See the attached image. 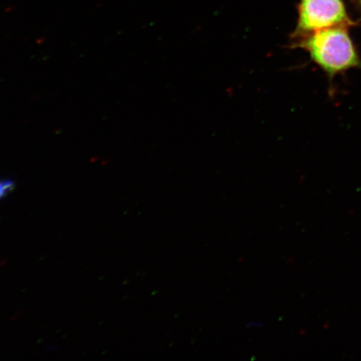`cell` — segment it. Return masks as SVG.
<instances>
[{
  "label": "cell",
  "mask_w": 361,
  "mask_h": 361,
  "mask_svg": "<svg viewBox=\"0 0 361 361\" xmlns=\"http://www.w3.org/2000/svg\"><path fill=\"white\" fill-rule=\"evenodd\" d=\"M349 30L337 27L317 31L300 38L296 44L326 74L329 82L346 71H361V57Z\"/></svg>",
  "instance_id": "obj_1"
},
{
  "label": "cell",
  "mask_w": 361,
  "mask_h": 361,
  "mask_svg": "<svg viewBox=\"0 0 361 361\" xmlns=\"http://www.w3.org/2000/svg\"><path fill=\"white\" fill-rule=\"evenodd\" d=\"M357 25L350 16L344 0H301L298 8L296 37L317 31Z\"/></svg>",
  "instance_id": "obj_2"
},
{
  "label": "cell",
  "mask_w": 361,
  "mask_h": 361,
  "mask_svg": "<svg viewBox=\"0 0 361 361\" xmlns=\"http://www.w3.org/2000/svg\"><path fill=\"white\" fill-rule=\"evenodd\" d=\"M15 188V182L12 180H0V200L7 197Z\"/></svg>",
  "instance_id": "obj_3"
},
{
  "label": "cell",
  "mask_w": 361,
  "mask_h": 361,
  "mask_svg": "<svg viewBox=\"0 0 361 361\" xmlns=\"http://www.w3.org/2000/svg\"><path fill=\"white\" fill-rule=\"evenodd\" d=\"M355 4L356 7L358 8L359 11L361 13V0H353Z\"/></svg>",
  "instance_id": "obj_4"
}]
</instances>
